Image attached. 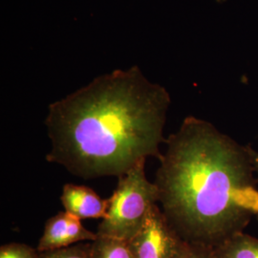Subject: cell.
Instances as JSON below:
<instances>
[{
    "label": "cell",
    "mask_w": 258,
    "mask_h": 258,
    "mask_svg": "<svg viewBox=\"0 0 258 258\" xmlns=\"http://www.w3.org/2000/svg\"><path fill=\"white\" fill-rule=\"evenodd\" d=\"M171 98L134 65L99 76L51 103L45 119L49 163L83 179L126 173L162 156Z\"/></svg>",
    "instance_id": "obj_1"
},
{
    "label": "cell",
    "mask_w": 258,
    "mask_h": 258,
    "mask_svg": "<svg viewBox=\"0 0 258 258\" xmlns=\"http://www.w3.org/2000/svg\"><path fill=\"white\" fill-rule=\"evenodd\" d=\"M165 144L154 184L161 210L185 242L213 249L257 216L248 146L194 116L185 117Z\"/></svg>",
    "instance_id": "obj_2"
},
{
    "label": "cell",
    "mask_w": 258,
    "mask_h": 258,
    "mask_svg": "<svg viewBox=\"0 0 258 258\" xmlns=\"http://www.w3.org/2000/svg\"><path fill=\"white\" fill-rule=\"evenodd\" d=\"M146 161L118 177L117 187L108 199L107 212L98 227V235L129 241L141 231L149 212L159 204L156 184L146 175Z\"/></svg>",
    "instance_id": "obj_3"
},
{
    "label": "cell",
    "mask_w": 258,
    "mask_h": 258,
    "mask_svg": "<svg viewBox=\"0 0 258 258\" xmlns=\"http://www.w3.org/2000/svg\"><path fill=\"white\" fill-rule=\"evenodd\" d=\"M127 242L135 258H177L185 243L159 205L152 208L141 231Z\"/></svg>",
    "instance_id": "obj_4"
},
{
    "label": "cell",
    "mask_w": 258,
    "mask_h": 258,
    "mask_svg": "<svg viewBox=\"0 0 258 258\" xmlns=\"http://www.w3.org/2000/svg\"><path fill=\"white\" fill-rule=\"evenodd\" d=\"M97 237V232L88 231L81 219L64 211L47 220L37 249L39 252L63 249L83 241L92 242Z\"/></svg>",
    "instance_id": "obj_5"
},
{
    "label": "cell",
    "mask_w": 258,
    "mask_h": 258,
    "mask_svg": "<svg viewBox=\"0 0 258 258\" xmlns=\"http://www.w3.org/2000/svg\"><path fill=\"white\" fill-rule=\"evenodd\" d=\"M60 202L65 212L81 220L103 218L108 210V199H102L92 188L84 185L65 184Z\"/></svg>",
    "instance_id": "obj_6"
},
{
    "label": "cell",
    "mask_w": 258,
    "mask_h": 258,
    "mask_svg": "<svg viewBox=\"0 0 258 258\" xmlns=\"http://www.w3.org/2000/svg\"><path fill=\"white\" fill-rule=\"evenodd\" d=\"M214 258H258V238L243 231L213 248Z\"/></svg>",
    "instance_id": "obj_7"
},
{
    "label": "cell",
    "mask_w": 258,
    "mask_h": 258,
    "mask_svg": "<svg viewBox=\"0 0 258 258\" xmlns=\"http://www.w3.org/2000/svg\"><path fill=\"white\" fill-rule=\"evenodd\" d=\"M91 252L93 258H135L127 241L102 235L91 242Z\"/></svg>",
    "instance_id": "obj_8"
},
{
    "label": "cell",
    "mask_w": 258,
    "mask_h": 258,
    "mask_svg": "<svg viewBox=\"0 0 258 258\" xmlns=\"http://www.w3.org/2000/svg\"><path fill=\"white\" fill-rule=\"evenodd\" d=\"M40 258H93L91 242L75 244L63 249L40 252Z\"/></svg>",
    "instance_id": "obj_9"
},
{
    "label": "cell",
    "mask_w": 258,
    "mask_h": 258,
    "mask_svg": "<svg viewBox=\"0 0 258 258\" xmlns=\"http://www.w3.org/2000/svg\"><path fill=\"white\" fill-rule=\"evenodd\" d=\"M0 258H40V252L22 243H9L0 247Z\"/></svg>",
    "instance_id": "obj_10"
},
{
    "label": "cell",
    "mask_w": 258,
    "mask_h": 258,
    "mask_svg": "<svg viewBox=\"0 0 258 258\" xmlns=\"http://www.w3.org/2000/svg\"><path fill=\"white\" fill-rule=\"evenodd\" d=\"M177 258H214L213 249L201 244L185 242Z\"/></svg>",
    "instance_id": "obj_11"
},
{
    "label": "cell",
    "mask_w": 258,
    "mask_h": 258,
    "mask_svg": "<svg viewBox=\"0 0 258 258\" xmlns=\"http://www.w3.org/2000/svg\"><path fill=\"white\" fill-rule=\"evenodd\" d=\"M248 148H249V154H250V157H251L252 164H253V166H254L255 172L257 173L258 175V151H256L255 149H253L250 146H248ZM256 219L258 220V215L256 216Z\"/></svg>",
    "instance_id": "obj_12"
}]
</instances>
